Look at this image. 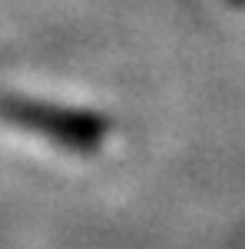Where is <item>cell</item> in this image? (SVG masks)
Segmentation results:
<instances>
[{
	"label": "cell",
	"mask_w": 245,
	"mask_h": 249,
	"mask_svg": "<svg viewBox=\"0 0 245 249\" xmlns=\"http://www.w3.org/2000/svg\"><path fill=\"white\" fill-rule=\"evenodd\" d=\"M0 116L17 123L23 130H33L40 136H50L63 146L73 150H96L110 136V120L86 110H66V107H50L23 96H0Z\"/></svg>",
	"instance_id": "1"
},
{
	"label": "cell",
	"mask_w": 245,
	"mask_h": 249,
	"mask_svg": "<svg viewBox=\"0 0 245 249\" xmlns=\"http://www.w3.org/2000/svg\"><path fill=\"white\" fill-rule=\"evenodd\" d=\"M232 3H245V0H232Z\"/></svg>",
	"instance_id": "2"
}]
</instances>
